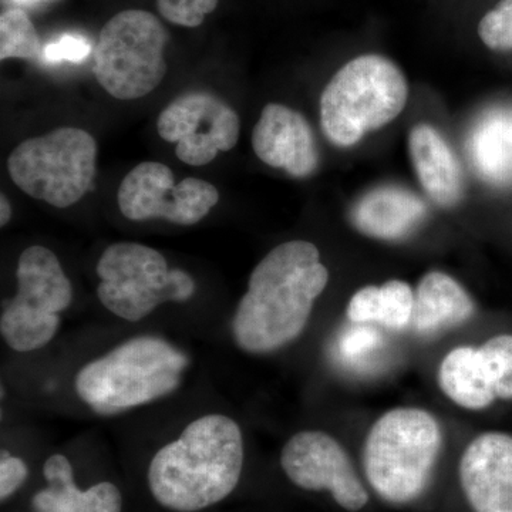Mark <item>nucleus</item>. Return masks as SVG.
Masks as SVG:
<instances>
[{"instance_id":"1","label":"nucleus","mask_w":512,"mask_h":512,"mask_svg":"<svg viewBox=\"0 0 512 512\" xmlns=\"http://www.w3.org/2000/svg\"><path fill=\"white\" fill-rule=\"evenodd\" d=\"M244 467V439L237 421L208 414L151 457L146 490L164 512L210 511L237 491Z\"/></svg>"},{"instance_id":"2","label":"nucleus","mask_w":512,"mask_h":512,"mask_svg":"<svg viewBox=\"0 0 512 512\" xmlns=\"http://www.w3.org/2000/svg\"><path fill=\"white\" fill-rule=\"evenodd\" d=\"M329 272L308 241L285 242L256 265L232 319V335L248 353H271L298 339Z\"/></svg>"},{"instance_id":"3","label":"nucleus","mask_w":512,"mask_h":512,"mask_svg":"<svg viewBox=\"0 0 512 512\" xmlns=\"http://www.w3.org/2000/svg\"><path fill=\"white\" fill-rule=\"evenodd\" d=\"M187 366L188 357L170 343L138 336L84 366L74 387L94 412L111 416L173 393Z\"/></svg>"},{"instance_id":"4","label":"nucleus","mask_w":512,"mask_h":512,"mask_svg":"<svg viewBox=\"0 0 512 512\" xmlns=\"http://www.w3.org/2000/svg\"><path fill=\"white\" fill-rule=\"evenodd\" d=\"M441 446L443 433L433 414L417 407L389 410L366 437L367 481L387 503H412L426 491Z\"/></svg>"},{"instance_id":"5","label":"nucleus","mask_w":512,"mask_h":512,"mask_svg":"<svg viewBox=\"0 0 512 512\" xmlns=\"http://www.w3.org/2000/svg\"><path fill=\"white\" fill-rule=\"evenodd\" d=\"M407 94L406 79L396 64L377 55L356 57L323 90V133L336 146H355L369 131L396 119L406 106Z\"/></svg>"},{"instance_id":"6","label":"nucleus","mask_w":512,"mask_h":512,"mask_svg":"<svg viewBox=\"0 0 512 512\" xmlns=\"http://www.w3.org/2000/svg\"><path fill=\"white\" fill-rule=\"evenodd\" d=\"M97 144L92 134L60 127L20 143L8 160L13 183L36 200L72 207L92 188Z\"/></svg>"},{"instance_id":"7","label":"nucleus","mask_w":512,"mask_h":512,"mask_svg":"<svg viewBox=\"0 0 512 512\" xmlns=\"http://www.w3.org/2000/svg\"><path fill=\"white\" fill-rule=\"evenodd\" d=\"M167 29L146 10H123L101 29L93 73L117 100H137L156 90L167 73Z\"/></svg>"},{"instance_id":"8","label":"nucleus","mask_w":512,"mask_h":512,"mask_svg":"<svg viewBox=\"0 0 512 512\" xmlns=\"http://www.w3.org/2000/svg\"><path fill=\"white\" fill-rule=\"evenodd\" d=\"M100 302L121 319L137 322L165 302H185L195 292L187 272L168 269L156 249L136 242L110 245L97 264Z\"/></svg>"},{"instance_id":"9","label":"nucleus","mask_w":512,"mask_h":512,"mask_svg":"<svg viewBox=\"0 0 512 512\" xmlns=\"http://www.w3.org/2000/svg\"><path fill=\"white\" fill-rule=\"evenodd\" d=\"M16 279L18 292L3 305L0 332L16 352H33L55 338L59 313L72 303L73 286L55 252L39 245L22 252Z\"/></svg>"},{"instance_id":"10","label":"nucleus","mask_w":512,"mask_h":512,"mask_svg":"<svg viewBox=\"0 0 512 512\" xmlns=\"http://www.w3.org/2000/svg\"><path fill=\"white\" fill-rule=\"evenodd\" d=\"M117 201L121 214L131 221L165 220L194 225L218 204L220 192L200 178H185L175 184L170 167L146 161L121 181Z\"/></svg>"},{"instance_id":"11","label":"nucleus","mask_w":512,"mask_h":512,"mask_svg":"<svg viewBox=\"0 0 512 512\" xmlns=\"http://www.w3.org/2000/svg\"><path fill=\"white\" fill-rule=\"evenodd\" d=\"M157 130L163 140L177 144L175 154L183 163L201 167L237 146L241 121L215 94L188 92L165 107Z\"/></svg>"},{"instance_id":"12","label":"nucleus","mask_w":512,"mask_h":512,"mask_svg":"<svg viewBox=\"0 0 512 512\" xmlns=\"http://www.w3.org/2000/svg\"><path fill=\"white\" fill-rule=\"evenodd\" d=\"M281 468L295 487L328 491L343 510L356 512L369 503L365 485L339 441L323 431H301L281 453Z\"/></svg>"},{"instance_id":"13","label":"nucleus","mask_w":512,"mask_h":512,"mask_svg":"<svg viewBox=\"0 0 512 512\" xmlns=\"http://www.w3.org/2000/svg\"><path fill=\"white\" fill-rule=\"evenodd\" d=\"M461 488L474 512H512V436L490 431L461 456Z\"/></svg>"},{"instance_id":"14","label":"nucleus","mask_w":512,"mask_h":512,"mask_svg":"<svg viewBox=\"0 0 512 512\" xmlns=\"http://www.w3.org/2000/svg\"><path fill=\"white\" fill-rule=\"evenodd\" d=\"M256 156L293 177H309L318 167V148L308 121L298 111L271 103L262 110L252 133Z\"/></svg>"},{"instance_id":"15","label":"nucleus","mask_w":512,"mask_h":512,"mask_svg":"<svg viewBox=\"0 0 512 512\" xmlns=\"http://www.w3.org/2000/svg\"><path fill=\"white\" fill-rule=\"evenodd\" d=\"M45 487L30 497V512H124L121 488L110 480H101L83 493L74 483L72 461L53 454L42 467Z\"/></svg>"},{"instance_id":"16","label":"nucleus","mask_w":512,"mask_h":512,"mask_svg":"<svg viewBox=\"0 0 512 512\" xmlns=\"http://www.w3.org/2000/svg\"><path fill=\"white\" fill-rule=\"evenodd\" d=\"M426 217V205L413 192L380 187L353 207L350 220L367 237L396 241L406 238Z\"/></svg>"},{"instance_id":"17","label":"nucleus","mask_w":512,"mask_h":512,"mask_svg":"<svg viewBox=\"0 0 512 512\" xmlns=\"http://www.w3.org/2000/svg\"><path fill=\"white\" fill-rule=\"evenodd\" d=\"M476 311L466 289L444 272H429L421 279L416 295L412 326L421 336L466 323Z\"/></svg>"},{"instance_id":"18","label":"nucleus","mask_w":512,"mask_h":512,"mask_svg":"<svg viewBox=\"0 0 512 512\" xmlns=\"http://www.w3.org/2000/svg\"><path fill=\"white\" fill-rule=\"evenodd\" d=\"M410 156L421 185L441 207L456 205L461 198V171L446 140L433 127L421 124L409 137Z\"/></svg>"},{"instance_id":"19","label":"nucleus","mask_w":512,"mask_h":512,"mask_svg":"<svg viewBox=\"0 0 512 512\" xmlns=\"http://www.w3.org/2000/svg\"><path fill=\"white\" fill-rule=\"evenodd\" d=\"M440 389L451 402L467 410H484L497 400L493 377L480 348L460 346L444 357Z\"/></svg>"},{"instance_id":"20","label":"nucleus","mask_w":512,"mask_h":512,"mask_svg":"<svg viewBox=\"0 0 512 512\" xmlns=\"http://www.w3.org/2000/svg\"><path fill=\"white\" fill-rule=\"evenodd\" d=\"M468 153L478 174L495 185L512 184V110L484 114L471 131Z\"/></svg>"},{"instance_id":"21","label":"nucleus","mask_w":512,"mask_h":512,"mask_svg":"<svg viewBox=\"0 0 512 512\" xmlns=\"http://www.w3.org/2000/svg\"><path fill=\"white\" fill-rule=\"evenodd\" d=\"M414 293L403 281H389L382 286H365L352 296L348 318L353 323H377L389 330H403L412 325Z\"/></svg>"},{"instance_id":"22","label":"nucleus","mask_w":512,"mask_h":512,"mask_svg":"<svg viewBox=\"0 0 512 512\" xmlns=\"http://www.w3.org/2000/svg\"><path fill=\"white\" fill-rule=\"evenodd\" d=\"M40 39L28 13L19 8L6 10L0 16V60L35 59Z\"/></svg>"},{"instance_id":"23","label":"nucleus","mask_w":512,"mask_h":512,"mask_svg":"<svg viewBox=\"0 0 512 512\" xmlns=\"http://www.w3.org/2000/svg\"><path fill=\"white\" fill-rule=\"evenodd\" d=\"M491 377L495 396L512 400V335H498L480 346Z\"/></svg>"},{"instance_id":"24","label":"nucleus","mask_w":512,"mask_h":512,"mask_svg":"<svg viewBox=\"0 0 512 512\" xmlns=\"http://www.w3.org/2000/svg\"><path fill=\"white\" fill-rule=\"evenodd\" d=\"M478 35L493 50H512V0H501L481 19Z\"/></svg>"},{"instance_id":"25","label":"nucleus","mask_w":512,"mask_h":512,"mask_svg":"<svg viewBox=\"0 0 512 512\" xmlns=\"http://www.w3.org/2000/svg\"><path fill=\"white\" fill-rule=\"evenodd\" d=\"M359 326L349 328L342 335L339 343V353L349 365L357 366L365 362L382 345V336L376 329L369 328L367 323H357Z\"/></svg>"},{"instance_id":"26","label":"nucleus","mask_w":512,"mask_h":512,"mask_svg":"<svg viewBox=\"0 0 512 512\" xmlns=\"http://www.w3.org/2000/svg\"><path fill=\"white\" fill-rule=\"evenodd\" d=\"M217 6L218 0H157L161 16L184 28H197Z\"/></svg>"},{"instance_id":"27","label":"nucleus","mask_w":512,"mask_h":512,"mask_svg":"<svg viewBox=\"0 0 512 512\" xmlns=\"http://www.w3.org/2000/svg\"><path fill=\"white\" fill-rule=\"evenodd\" d=\"M92 52V45L86 37L80 35L60 36L43 50V59L49 63H82Z\"/></svg>"},{"instance_id":"28","label":"nucleus","mask_w":512,"mask_h":512,"mask_svg":"<svg viewBox=\"0 0 512 512\" xmlns=\"http://www.w3.org/2000/svg\"><path fill=\"white\" fill-rule=\"evenodd\" d=\"M30 470L23 458L12 456L9 451H2L0 457V501L8 503L13 495L22 490L29 480Z\"/></svg>"},{"instance_id":"29","label":"nucleus","mask_w":512,"mask_h":512,"mask_svg":"<svg viewBox=\"0 0 512 512\" xmlns=\"http://www.w3.org/2000/svg\"><path fill=\"white\" fill-rule=\"evenodd\" d=\"M0 225L2 227H5L6 224L10 221V218H12V208H10L9 201L6 200L5 195H0Z\"/></svg>"},{"instance_id":"30","label":"nucleus","mask_w":512,"mask_h":512,"mask_svg":"<svg viewBox=\"0 0 512 512\" xmlns=\"http://www.w3.org/2000/svg\"><path fill=\"white\" fill-rule=\"evenodd\" d=\"M20 5H36V3L45 2V0H13Z\"/></svg>"}]
</instances>
